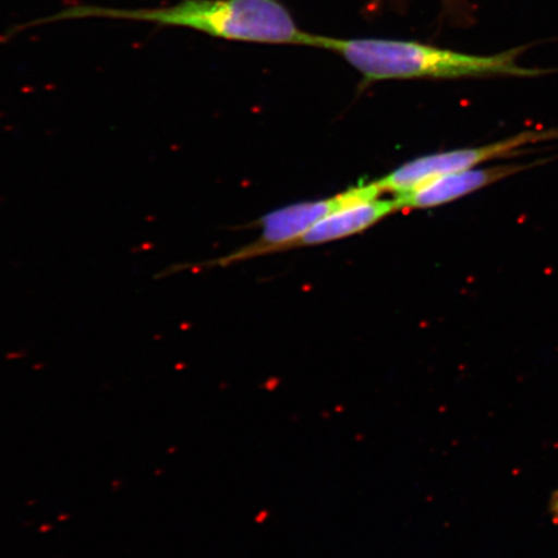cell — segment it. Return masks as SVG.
<instances>
[{"label": "cell", "mask_w": 558, "mask_h": 558, "mask_svg": "<svg viewBox=\"0 0 558 558\" xmlns=\"http://www.w3.org/2000/svg\"><path fill=\"white\" fill-rule=\"evenodd\" d=\"M89 17L185 27L213 38L243 44L312 47L314 39V34L300 29L281 0H180L162 9L137 10L78 5L29 26Z\"/></svg>", "instance_id": "1"}, {"label": "cell", "mask_w": 558, "mask_h": 558, "mask_svg": "<svg viewBox=\"0 0 558 558\" xmlns=\"http://www.w3.org/2000/svg\"><path fill=\"white\" fill-rule=\"evenodd\" d=\"M313 48L340 56L362 76L364 86L399 80H460L481 76H538L547 70L523 68L526 46L498 54H473L417 40L337 38L314 34Z\"/></svg>", "instance_id": "2"}, {"label": "cell", "mask_w": 558, "mask_h": 558, "mask_svg": "<svg viewBox=\"0 0 558 558\" xmlns=\"http://www.w3.org/2000/svg\"><path fill=\"white\" fill-rule=\"evenodd\" d=\"M381 194L378 184L373 181V183H360L348 187L347 191L333 195V197L278 208L276 211L263 216L259 221L260 235L257 236V240L219 257V259L199 265L209 268H225L229 265L255 259V257L282 253L289 244L299 240L327 215L349 205L379 198Z\"/></svg>", "instance_id": "3"}, {"label": "cell", "mask_w": 558, "mask_h": 558, "mask_svg": "<svg viewBox=\"0 0 558 558\" xmlns=\"http://www.w3.org/2000/svg\"><path fill=\"white\" fill-rule=\"evenodd\" d=\"M557 138L558 129L525 131L497 143L477 146V148L456 149L418 157L375 181L381 193L397 195L445 174L476 169L477 166L493 162V160L519 156L520 153H525L529 146L554 142Z\"/></svg>", "instance_id": "4"}, {"label": "cell", "mask_w": 558, "mask_h": 558, "mask_svg": "<svg viewBox=\"0 0 558 558\" xmlns=\"http://www.w3.org/2000/svg\"><path fill=\"white\" fill-rule=\"evenodd\" d=\"M507 165L486 167V169H471L445 174L427 181L409 192L395 195L397 211L410 209H428L465 197L487 185L497 183L513 174L525 171L530 166L538 165Z\"/></svg>", "instance_id": "5"}, {"label": "cell", "mask_w": 558, "mask_h": 558, "mask_svg": "<svg viewBox=\"0 0 558 558\" xmlns=\"http://www.w3.org/2000/svg\"><path fill=\"white\" fill-rule=\"evenodd\" d=\"M396 211L395 199H381L380 197L349 205L319 220L308 232L289 244L286 251L318 246V244L347 239V236L364 232Z\"/></svg>", "instance_id": "6"}, {"label": "cell", "mask_w": 558, "mask_h": 558, "mask_svg": "<svg viewBox=\"0 0 558 558\" xmlns=\"http://www.w3.org/2000/svg\"><path fill=\"white\" fill-rule=\"evenodd\" d=\"M550 513H553L555 520L558 522V492L554 495L550 500Z\"/></svg>", "instance_id": "7"}, {"label": "cell", "mask_w": 558, "mask_h": 558, "mask_svg": "<svg viewBox=\"0 0 558 558\" xmlns=\"http://www.w3.org/2000/svg\"><path fill=\"white\" fill-rule=\"evenodd\" d=\"M384 0H368L369 9L376 10L383 4Z\"/></svg>", "instance_id": "8"}]
</instances>
